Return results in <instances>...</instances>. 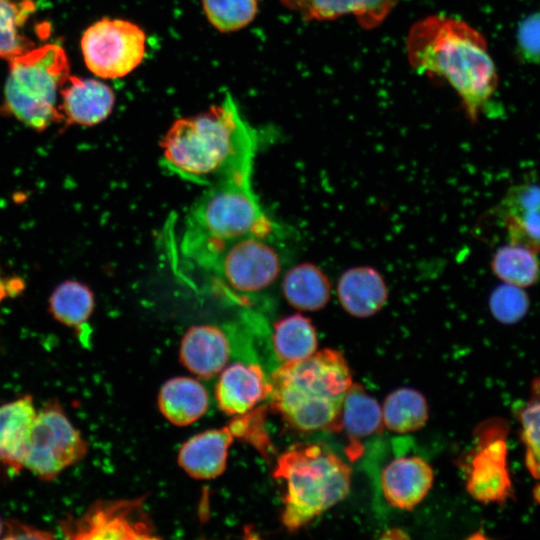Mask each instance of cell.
I'll return each instance as SVG.
<instances>
[{
    "label": "cell",
    "mask_w": 540,
    "mask_h": 540,
    "mask_svg": "<svg viewBox=\"0 0 540 540\" xmlns=\"http://www.w3.org/2000/svg\"><path fill=\"white\" fill-rule=\"evenodd\" d=\"M406 53L416 72L448 82L472 121L497 88L498 76L486 40L463 20L430 15L416 21L408 31Z\"/></svg>",
    "instance_id": "cell-1"
},
{
    "label": "cell",
    "mask_w": 540,
    "mask_h": 540,
    "mask_svg": "<svg viewBox=\"0 0 540 540\" xmlns=\"http://www.w3.org/2000/svg\"><path fill=\"white\" fill-rule=\"evenodd\" d=\"M162 147V162L169 171L210 186L225 177L252 172L256 135L227 94L209 110L176 120Z\"/></svg>",
    "instance_id": "cell-2"
},
{
    "label": "cell",
    "mask_w": 540,
    "mask_h": 540,
    "mask_svg": "<svg viewBox=\"0 0 540 540\" xmlns=\"http://www.w3.org/2000/svg\"><path fill=\"white\" fill-rule=\"evenodd\" d=\"M352 383L343 353L325 348L276 368L269 397L273 409L297 431H340L342 405Z\"/></svg>",
    "instance_id": "cell-3"
},
{
    "label": "cell",
    "mask_w": 540,
    "mask_h": 540,
    "mask_svg": "<svg viewBox=\"0 0 540 540\" xmlns=\"http://www.w3.org/2000/svg\"><path fill=\"white\" fill-rule=\"evenodd\" d=\"M351 467L320 443H299L277 459L274 478L285 482L281 521L296 531L344 500L350 492Z\"/></svg>",
    "instance_id": "cell-4"
},
{
    "label": "cell",
    "mask_w": 540,
    "mask_h": 540,
    "mask_svg": "<svg viewBox=\"0 0 540 540\" xmlns=\"http://www.w3.org/2000/svg\"><path fill=\"white\" fill-rule=\"evenodd\" d=\"M1 112L27 127L42 132L63 121L60 91L70 76L62 46L33 47L8 60Z\"/></svg>",
    "instance_id": "cell-5"
},
{
    "label": "cell",
    "mask_w": 540,
    "mask_h": 540,
    "mask_svg": "<svg viewBox=\"0 0 540 540\" xmlns=\"http://www.w3.org/2000/svg\"><path fill=\"white\" fill-rule=\"evenodd\" d=\"M251 174H234L209 186L186 217L180 250L249 234L269 235L272 226L252 190Z\"/></svg>",
    "instance_id": "cell-6"
},
{
    "label": "cell",
    "mask_w": 540,
    "mask_h": 540,
    "mask_svg": "<svg viewBox=\"0 0 540 540\" xmlns=\"http://www.w3.org/2000/svg\"><path fill=\"white\" fill-rule=\"evenodd\" d=\"M266 235L243 237L180 250L184 258L233 296L263 291L278 277L281 261Z\"/></svg>",
    "instance_id": "cell-7"
},
{
    "label": "cell",
    "mask_w": 540,
    "mask_h": 540,
    "mask_svg": "<svg viewBox=\"0 0 540 540\" xmlns=\"http://www.w3.org/2000/svg\"><path fill=\"white\" fill-rule=\"evenodd\" d=\"M88 444L61 405L49 400L37 410L22 459V468L41 480L51 481L64 469L81 461Z\"/></svg>",
    "instance_id": "cell-8"
},
{
    "label": "cell",
    "mask_w": 540,
    "mask_h": 540,
    "mask_svg": "<svg viewBox=\"0 0 540 540\" xmlns=\"http://www.w3.org/2000/svg\"><path fill=\"white\" fill-rule=\"evenodd\" d=\"M80 46L84 62L94 75L115 79L128 75L143 61L146 35L131 21L102 18L84 31Z\"/></svg>",
    "instance_id": "cell-9"
},
{
    "label": "cell",
    "mask_w": 540,
    "mask_h": 540,
    "mask_svg": "<svg viewBox=\"0 0 540 540\" xmlns=\"http://www.w3.org/2000/svg\"><path fill=\"white\" fill-rule=\"evenodd\" d=\"M145 497L99 500L77 517H67L60 523L68 539H158L156 528L147 513Z\"/></svg>",
    "instance_id": "cell-10"
},
{
    "label": "cell",
    "mask_w": 540,
    "mask_h": 540,
    "mask_svg": "<svg viewBox=\"0 0 540 540\" xmlns=\"http://www.w3.org/2000/svg\"><path fill=\"white\" fill-rule=\"evenodd\" d=\"M509 426L500 418L484 421L476 429V446L466 468V490L481 503L502 504L514 499L507 466Z\"/></svg>",
    "instance_id": "cell-11"
},
{
    "label": "cell",
    "mask_w": 540,
    "mask_h": 540,
    "mask_svg": "<svg viewBox=\"0 0 540 540\" xmlns=\"http://www.w3.org/2000/svg\"><path fill=\"white\" fill-rule=\"evenodd\" d=\"M233 344L232 324L195 325L182 338L180 359L192 373L210 379L226 367Z\"/></svg>",
    "instance_id": "cell-12"
},
{
    "label": "cell",
    "mask_w": 540,
    "mask_h": 540,
    "mask_svg": "<svg viewBox=\"0 0 540 540\" xmlns=\"http://www.w3.org/2000/svg\"><path fill=\"white\" fill-rule=\"evenodd\" d=\"M270 391V380L259 364L236 362L221 371L215 397L224 413L242 416L267 398Z\"/></svg>",
    "instance_id": "cell-13"
},
{
    "label": "cell",
    "mask_w": 540,
    "mask_h": 540,
    "mask_svg": "<svg viewBox=\"0 0 540 540\" xmlns=\"http://www.w3.org/2000/svg\"><path fill=\"white\" fill-rule=\"evenodd\" d=\"M434 472L419 456H402L389 462L381 473V489L386 502L397 509L412 510L429 493Z\"/></svg>",
    "instance_id": "cell-14"
},
{
    "label": "cell",
    "mask_w": 540,
    "mask_h": 540,
    "mask_svg": "<svg viewBox=\"0 0 540 540\" xmlns=\"http://www.w3.org/2000/svg\"><path fill=\"white\" fill-rule=\"evenodd\" d=\"M114 104L112 88L94 78L70 75L60 91V110L68 124L97 125L110 115Z\"/></svg>",
    "instance_id": "cell-15"
},
{
    "label": "cell",
    "mask_w": 540,
    "mask_h": 540,
    "mask_svg": "<svg viewBox=\"0 0 540 540\" xmlns=\"http://www.w3.org/2000/svg\"><path fill=\"white\" fill-rule=\"evenodd\" d=\"M236 436L231 423L219 429H209L196 434L181 446L178 463L193 478H216L226 468L228 450Z\"/></svg>",
    "instance_id": "cell-16"
},
{
    "label": "cell",
    "mask_w": 540,
    "mask_h": 540,
    "mask_svg": "<svg viewBox=\"0 0 540 540\" xmlns=\"http://www.w3.org/2000/svg\"><path fill=\"white\" fill-rule=\"evenodd\" d=\"M509 243L540 253V184L513 186L501 205Z\"/></svg>",
    "instance_id": "cell-17"
},
{
    "label": "cell",
    "mask_w": 540,
    "mask_h": 540,
    "mask_svg": "<svg viewBox=\"0 0 540 540\" xmlns=\"http://www.w3.org/2000/svg\"><path fill=\"white\" fill-rule=\"evenodd\" d=\"M305 20L327 21L352 15L362 28L378 27L392 12L398 0H279Z\"/></svg>",
    "instance_id": "cell-18"
},
{
    "label": "cell",
    "mask_w": 540,
    "mask_h": 540,
    "mask_svg": "<svg viewBox=\"0 0 540 540\" xmlns=\"http://www.w3.org/2000/svg\"><path fill=\"white\" fill-rule=\"evenodd\" d=\"M336 291L342 308L357 318L375 315L388 299V289L382 275L371 266L347 269L340 276Z\"/></svg>",
    "instance_id": "cell-19"
},
{
    "label": "cell",
    "mask_w": 540,
    "mask_h": 540,
    "mask_svg": "<svg viewBox=\"0 0 540 540\" xmlns=\"http://www.w3.org/2000/svg\"><path fill=\"white\" fill-rule=\"evenodd\" d=\"M384 428L382 407L359 383H352L341 410L340 430L349 439L347 454L351 459L360 455V440L380 434Z\"/></svg>",
    "instance_id": "cell-20"
},
{
    "label": "cell",
    "mask_w": 540,
    "mask_h": 540,
    "mask_svg": "<svg viewBox=\"0 0 540 540\" xmlns=\"http://www.w3.org/2000/svg\"><path fill=\"white\" fill-rule=\"evenodd\" d=\"M36 412L30 395L0 405V462L15 471L22 468V459Z\"/></svg>",
    "instance_id": "cell-21"
},
{
    "label": "cell",
    "mask_w": 540,
    "mask_h": 540,
    "mask_svg": "<svg viewBox=\"0 0 540 540\" xmlns=\"http://www.w3.org/2000/svg\"><path fill=\"white\" fill-rule=\"evenodd\" d=\"M158 405L168 421L177 426H186L206 413L209 395L199 381L179 376L167 380L162 385Z\"/></svg>",
    "instance_id": "cell-22"
},
{
    "label": "cell",
    "mask_w": 540,
    "mask_h": 540,
    "mask_svg": "<svg viewBox=\"0 0 540 540\" xmlns=\"http://www.w3.org/2000/svg\"><path fill=\"white\" fill-rule=\"evenodd\" d=\"M331 289L327 274L312 263L293 267L282 282V290L288 303L302 311L323 309L330 300Z\"/></svg>",
    "instance_id": "cell-23"
},
{
    "label": "cell",
    "mask_w": 540,
    "mask_h": 540,
    "mask_svg": "<svg viewBox=\"0 0 540 540\" xmlns=\"http://www.w3.org/2000/svg\"><path fill=\"white\" fill-rule=\"evenodd\" d=\"M272 345L281 363L306 359L317 351L315 326L299 313L284 317L274 325Z\"/></svg>",
    "instance_id": "cell-24"
},
{
    "label": "cell",
    "mask_w": 540,
    "mask_h": 540,
    "mask_svg": "<svg viewBox=\"0 0 540 540\" xmlns=\"http://www.w3.org/2000/svg\"><path fill=\"white\" fill-rule=\"evenodd\" d=\"M384 427L396 433L414 432L428 421L425 396L416 389L401 387L390 392L382 407Z\"/></svg>",
    "instance_id": "cell-25"
},
{
    "label": "cell",
    "mask_w": 540,
    "mask_h": 540,
    "mask_svg": "<svg viewBox=\"0 0 540 540\" xmlns=\"http://www.w3.org/2000/svg\"><path fill=\"white\" fill-rule=\"evenodd\" d=\"M491 269L503 283L523 289L540 279L537 253L520 244L509 243L498 248L493 254Z\"/></svg>",
    "instance_id": "cell-26"
},
{
    "label": "cell",
    "mask_w": 540,
    "mask_h": 540,
    "mask_svg": "<svg viewBox=\"0 0 540 540\" xmlns=\"http://www.w3.org/2000/svg\"><path fill=\"white\" fill-rule=\"evenodd\" d=\"M94 309L91 289L76 280L58 284L49 297L48 310L59 323L79 328L90 318Z\"/></svg>",
    "instance_id": "cell-27"
},
{
    "label": "cell",
    "mask_w": 540,
    "mask_h": 540,
    "mask_svg": "<svg viewBox=\"0 0 540 540\" xmlns=\"http://www.w3.org/2000/svg\"><path fill=\"white\" fill-rule=\"evenodd\" d=\"M34 11L32 0H0V59L10 60L34 47L21 32Z\"/></svg>",
    "instance_id": "cell-28"
},
{
    "label": "cell",
    "mask_w": 540,
    "mask_h": 540,
    "mask_svg": "<svg viewBox=\"0 0 540 540\" xmlns=\"http://www.w3.org/2000/svg\"><path fill=\"white\" fill-rule=\"evenodd\" d=\"M261 0H202L210 24L221 32L238 31L255 18Z\"/></svg>",
    "instance_id": "cell-29"
},
{
    "label": "cell",
    "mask_w": 540,
    "mask_h": 540,
    "mask_svg": "<svg viewBox=\"0 0 540 540\" xmlns=\"http://www.w3.org/2000/svg\"><path fill=\"white\" fill-rule=\"evenodd\" d=\"M530 301L523 288L502 283L489 297V310L501 324L512 325L520 322L528 313Z\"/></svg>",
    "instance_id": "cell-30"
},
{
    "label": "cell",
    "mask_w": 540,
    "mask_h": 540,
    "mask_svg": "<svg viewBox=\"0 0 540 540\" xmlns=\"http://www.w3.org/2000/svg\"><path fill=\"white\" fill-rule=\"evenodd\" d=\"M520 439L525 447V465L540 480V400L531 399L519 412Z\"/></svg>",
    "instance_id": "cell-31"
},
{
    "label": "cell",
    "mask_w": 540,
    "mask_h": 540,
    "mask_svg": "<svg viewBox=\"0 0 540 540\" xmlns=\"http://www.w3.org/2000/svg\"><path fill=\"white\" fill-rule=\"evenodd\" d=\"M517 45L524 59L540 65V11L529 15L520 23Z\"/></svg>",
    "instance_id": "cell-32"
},
{
    "label": "cell",
    "mask_w": 540,
    "mask_h": 540,
    "mask_svg": "<svg viewBox=\"0 0 540 540\" xmlns=\"http://www.w3.org/2000/svg\"><path fill=\"white\" fill-rule=\"evenodd\" d=\"M4 539H52L54 535L46 530L38 529L18 520H9L4 524Z\"/></svg>",
    "instance_id": "cell-33"
},
{
    "label": "cell",
    "mask_w": 540,
    "mask_h": 540,
    "mask_svg": "<svg viewBox=\"0 0 540 540\" xmlns=\"http://www.w3.org/2000/svg\"><path fill=\"white\" fill-rule=\"evenodd\" d=\"M531 399L540 400V376L536 377L531 384Z\"/></svg>",
    "instance_id": "cell-34"
},
{
    "label": "cell",
    "mask_w": 540,
    "mask_h": 540,
    "mask_svg": "<svg viewBox=\"0 0 540 540\" xmlns=\"http://www.w3.org/2000/svg\"><path fill=\"white\" fill-rule=\"evenodd\" d=\"M4 523L2 522L1 518H0V538H2L3 536V533H4Z\"/></svg>",
    "instance_id": "cell-35"
}]
</instances>
